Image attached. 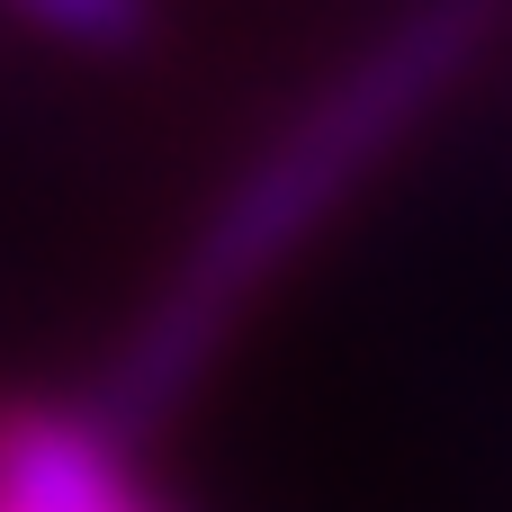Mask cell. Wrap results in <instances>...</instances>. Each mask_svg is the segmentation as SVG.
Segmentation results:
<instances>
[{"label": "cell", "mask_w": 512, "mask_h": 512, "mask_svg": "<svg viewBox=\"0 0 512 512\" xmlns=\"http://www.w3.org/2000/svg\"><path fill=\"white\" fill-rule=\"evenodd\" d=\"M512 36V0H387V18L243 153V171L198 207L144 306L126 315L99 405L144 441L162 432L252 333V315L315 261L342 216L486 81Z\"/></svg>", "instance_id": "obj_1"}, {"label": "cell", "mask_w": 512, "mask_h": 512, "mask_svg": "<svg viewBox=\"0 0 512 512\" xmlns=\"http://www.w3.org/2000/svg\"><path fill=\"white\" fill-rule=\"evenodd\" d=\"M0 495L27 512H171L135 459V432L99 396L81 405L9 396L0 405Z\"/></svg>", "instance_id": "obj_2"}, {"label": "cell", "mask_w": 512, "mask_h": 512, "mask_svg": "<svg viewBox=\"0 0 512 512\" xmlns=\"http://www.w3.org/2000/svg\"><path fill=\"white\" fill-rule=\"evenodd\" d=\"M27 36H45L54 54H135V45H153V0H0Z\"/></svg>", "instance_id": "obj_3"}, {"label": "cell", "mask_w": 512, "mask_h": 512, "mask_svg": "<svg viewBox=\"0 0 512 512\" xmlns=\"http://www.w3.org/2000/svg\"><path fill=\"white\" fill-rule=\"evenodd\" d=\"M0 512H27V504H9V495H0Z\"/></svg>", "instance_id": "obj_4"}]
</instances>
